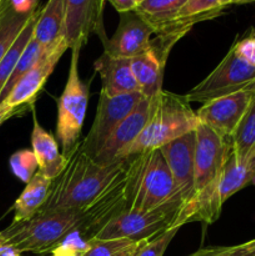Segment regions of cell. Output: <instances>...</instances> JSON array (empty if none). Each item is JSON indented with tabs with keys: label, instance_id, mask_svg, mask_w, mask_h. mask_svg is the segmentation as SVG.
<instances>
[{
	"label": "cell",
	"instance_id": "cell-1",
	"mask_svg": "<svg viewBox=\"0 0 255 256\" xmlns=\"http://www.w3.org/2000/svg\"><path fill=\"white\" fill-rule=\"evenodd\" d=\"M232 154L229 139L222 138L210 128L199 124L195 144L194 200L179 215L176 228L188 222L212 224L219 219L222 204L219 198V186L225 164Z\"/></svg>",
	"mask_w": 255,
	"mask_h": 256
},
{
	"label": "cell",
	"instance_id": "cell-2",
	"mask_svg": "<svg viewBox=\"0 0 255 256\" xmlns=\"http://www.w3.org/2000/svg\"><path fill=\"white\" fill-rule=\"evenodd\" d=\"M69 156L66 169L52 182V194L42 210H85L124 172L129 160L126 158L109 165L99 164L82 152V142Z\"/></svg>",
	"mask_w": 255,
	"mask_h": 256
},
{
	"label": "cell",
	"instance_id": "cell-3",
	"mask_svg": "<svg viewBox=\"0 0 255 256\" xmlns=\"http://www.w3.org/2000/svg\"><path fill=\"white\" fill-rule=\"evenodd\" d=\"M128 209L152 212L180 208L182 202L160 149L129 158L126 170Z\"/></svg>",
	"mask_w": 255,
	"mask_h": 256
},
{
	"label": "cell",
	"instance_id": "cell-4",
	"mask_svg": "<svg viewBox=\"0 0 255 256\" xmlns=\"http://www.w3.org/2000/svg\"><path fill=\"white\" fill-rule=\"evenodd\" d=\"M196 112L182 95L165 92L152 98V114L142 134L118 154L116 160L126 159L164 145L195 132L199 126Z\"/></svg>",
	"mask_w": 255,
	"mask_h": 256
},
{
	"label": "cell",
	"instance_id": "cell-5",
	"mask_svg": "<svg viewBox=\"0 0 255 256\" xmlns=\"http://www.w3.org/2000/svg\"><path fill=\"white\" fill-rule=\"evenodd\" d=\"M84 225V210H42L28 222H12L2 230L6 244L22 254H46L56 249Z\"/></svg>",
	"mask_w": 255,
	"mask_h": 256
},
{
	"label": "cell",
	"instance_id": "cell-6",
	"mask_svg": "<svg viewBox=\"0 0 255 256\" xmlns=\"http://www.w3.org/2000/svg\"><path fill=\"white\" fill-rule=\"evenodd\" d=\"M79 56L80 52L72 50L66 84L58 102L56 136L64 155L70 154L82 142L80 138L89 104V85L80 78Z\"/></svg>",
	"mask_w": 255,
	"mask_h": 256
},
{
	"label": "cell",
	"instance_id": "cell-7",
	"mask_svg": "<svg viewBox=\"0 0 255 256\" xmlns=\"http://www.w3.org/2000/svg\"><path fill=\"white\" fill-rule=\"evenodd\" d=\"M180 212V208H165L152 212L125 209L112 218L94 239H128L132 242L152 239L176 228Z\"/></svg>",
	"mask_w": 255,
	"mask_h": 256
},
{
	"label": "cell",
	"instance_id": "cell-8",
	"mask_svg": "<svg viewBox=\"0 0 255 256\" xmlns=\"http://www.w3.org/2000/svg\"><path fill=\"white\" fill-rule=\"evenodd\" d=\"M255 82V68L248 64L230 48L219 65L192 88L185 98L189 102H206L248 89Z\"/></svg>",
	"mask_w": 255,
	"mask_h": 256
},
{
	"label": "cell",
	"instance_id": "cell-9",
	"mask_svg": "<svg viewBox=\"0 0 255 256\" xmlns=\"http://www.w3.org/2000/svg\"><path fill=\"white\" fill-rule=\"evenodd\" d=\"M142 92L119 95V96H108L100 92L99 102L96 106L94 122L89 134L82 140V149L85 154L95 158L102 145L116 129L118 125L136 108L142 99Z\"/></svg>",
	"mask_w": 255,
	"mask_h": 256
},
{
	"label": "cell",
	"instance_id": "cell-10",
	"mask_svg": "<svg viewBox=\"0 0 255 256\" xmlns=\"http://www.w3.org/2000/svg\"><path fill=\"white\" fill-rule=\"evenodd\" d=\"M184 32H169L156 35L152 39L149 49L132 59V69L140 92L152 99L162 90V78L168 58L174 45L184 38Z\"/></svg>",
	"mask_w": 255,
	"mask_h": 256
},
{
	"label": "cell",
	"instance_id": "cell-11",
	"mask_svg": "<svg viewBox=\"0 0 255 256\" xmlns=\"http://www.w3.org/2000/svg\"><path fill=\"white\" fill-rule=\"evenodd\" d=\"M106 0H65V40L69 49L82 52L92 34L106 40L102 14Z\"/></svg>",
	"mask_w": 255,
	"mask_h": 256
},
{
	"label": "cell",
	"instance_id": "cell-12",
	"mask_svg": "<svg viewBox=\"0 0 255 256\" xmlns=\"http://www.w3.org/2000/svg\"><path fill=\"white\" fill-rule=\"evenodd\" d=\"M254 95L255 88L252 84L248 89L204 102L196 112L199 122L222 138L230 140Z\"/></svg>",
	"mask_w": 255,
	"mask_h": 256
},
{
	"label": "cell",
	"instance_id": "cell-13",
	"mask_svg": "<svg viewBox=\"0 0 255 256\" xmlns=\"http://www.w3.org/2000/svg\"><path fill=\"white\" fill-rule=\"evenodd\" d=\"M195 144H196V130L164 145L160 149L182 199V209L180 214L188 209L194 200Z\"/></svg>",
	"mask_w": 255,
	"mask_h": 256
},
{
	"label": "cell",
	"instance_id": "cell-14",
	"mask_svg": "<svg viewBox=\"0 0 255 256\" xmlns=\"http://www.w3.org/2000/svg\"><path fill=\"white\" fill-rule=\"evenodd\" d=\"M68 49L69 46L65 39H62L50 49H46L42 59L16 82L12 92L0 105H8V106L32 105L34 106L38 95L44 89L48 79L52 74L55 66Z\"/></svg>",
	"mask_w": 255,
	"mask_h": 256
},
{
	"label": "cell",
	"instance_id": "cell-15",
	"mask_svg": "<svg viewBox=\"0 0 255 256\" xmlns=\"http://www.w3.org/2000/svg\"><path fill=\"white\" fill-rule=\"evenodd\" d=\"M152 35H155L154 29L136 12H122L114 35L104 42V52L115 58L132 59L149 49Z\"/></svg>",
	"mask_w": 255,
	"mask_h": 256
},
{
	"label": "cell",
	"instance_id": "cell-16",
	"mask_svg": "<svg viewBox=\"0 0 255 256\" xmlns=\"http://www.w3.org/2000/svg\"><path fill=\"white\" fill-rule=\"evenodd\" d=\"M125 170H126V168H125ZM125 170L92 205H89L84 210V225H82L79 234L85 242L94 239L95 235L112 218L116 216L122 210L128 209Z\"/></svg>",
	"mask_w": 255,
	"mask_h": 256
},
{
	"label": "cell",
	"instance_id": "cell-17",
	"mask_svg": "<svg viewBox=\"0 0 255 256\" xmlns=\"http://www.w3.org/2000/svg\"><path fill=\"white\" fill-rule=\"evenodd\" d=\"M150 114H152V99L142 98L136 108L118 125L116 129L108 138L94 159L102 165H109L118 162V154L142 134Z\"/></svg>",
	"mask_w": 255,
	"mask_h": 256
},
{
	"label": "cell",
	"instance_id": "cell-18",
	"mask_svg": "<svg viewBox=\"0 0 255 256\" xmlns=\"http://www.w3.org/2000/svg\"><path fill=\"white\" fill-rule=\"evenodd\" d=\"M95 72L102 78V92L108 96L140 92L132 69V59L115 58L102 52L94 62Z\"/></svg>",
	"mask_w": 255,
	"mask_h": 256
},
{
	"label": "cell",
	"instance_id": "cell-19",
	"mask_svg": "<svg viewBox=\"0 0 255 256\" xmlns=\"http://www.w3.org/2000/svg\"><path fill=\"white\" fill-rule=\"evenodd\" d=\"M32 114H34V128L32 132V150L34 152L39 164V172L54 182L66 169L70 156L69 154L64 155L60 152L55 138L38 122L34 109Z\"/></svg>",
	"mask_w": 255,
	"mask_h": 256
},
{
	"label": "cell",
	"instance_id": "cell-20",
	"mask_svg": "<svg viewBox=\"0 0 255 256\" xmlns=\"http://www.w3.org/2000/svg\"><path fill=\"white\" fill-rule=\"evenodd\" d=\"M250 185L255 186V148L242 160L230 154L220 180V202L224 205L232 195Z\"/></svg>",
	"mask_w": 255,
	"mask_h": 256
},
{
	"label": "cell",
	"instance_id": "cell-21",
	"mask_svg": "<svg viewBox=\"0 0 255 256\" xmlns=\"http://www.w3.org/2000/svg\"><path fill=\"white\" fill-rule=\"evenodd\" d=\"M52 180L38 172L14 202L12 222H28L36 216L46 205L52 194Z\"/></svg>",
	"mask_w": 255,
	"mask_h": 256
},
{
	"label": "cell",
	"instance_id": "cell-22",
	"mask_svg": "<svg viewBox=\"0 0 255 256\" xmlns=\"http://www.w3.org/2000/svg\"><path fill=\"white\" fill-rule=\"evenodd\" d=\"M32 36L44 49L65 39V0H48L40 9Z\"/></svg>",
	"mask_w": 255,
	"mask_h": 256
},
{
	"label": "cell",
	"instance_id": "cell-23",
	"mask_svg": "<svg viewBox=\"0 0 255 256\" xmlns=\"http://www.w3.org/2000/svg\"><path fill=\"white\" fill-rule=\"evenodd\" d=\"M188 0H142L134 12L154 29L155 35L164 34Z\"/></svg>",
	"mask_w": 255,
	"mask_h": 256
},
{
	"label": "cell",
	"instance_id": "cell-24",
	"mask_svg": "<svg viewBox=\"0 0 255 256\" xmlns=\"http://www.w3.org/2000/svg\"><path fill=\"white\" fill-rule=\"evenodd\" d=\"M38 10L32 12H19L12 6L9 0V5L0 15V62L4 59L20 32L26 26L29 20Z\"/></svg>",
	"mask_w": 255,
	"mask_h": 256
},
{
	"label": "cell",
	"instance_id": "cell-25",
	"mask_svg": "<svg viewBox=\"0 0 255 256\" xmlns=\"http://www.w3.org/2000/svg\"><path fill=\"white\" fill-rule=\"evenodd\" d=\"M230 144H232V154L238 160L244 159L255 148V95L242 122H239L236 130L230 138Z\"/></svg>",
	"mask_w": 255,
	"mask_h": 256
},
{
	"label": "cell",
	"instance_id": "cell-26",
	"mask_svg": "<svg viewBox=\"0 0 255 256\" xmlns=\"http://www.w3.org/2000/svg\"><path fill=\"white\" fill-rule=\"evenodd\" d=\"M40 9L35 12L32 16V19L29 20V22L26 24V26L22 29V32H20V35L18 36V39L15 40V42L12 44V46L10 48L9 52H6V55L4 56V59L0 62V94H2V89L5 88L6 82H9L10 76H12V72H14L15 66H16L18 62H19L20 56H22V52L25 50L26 45L29 44L30 39L34 35V28L36 24L38 16H39Z\"/></svg>",
	"mask_w": 255,
	"mask_h": 256
},
{
	"label": "cell",
	"instance_id": "cell-27",
	"mask_svg": "<svg viewBox=\"0 0 255 256\" xmlns=\"http://www.w3.org/2000/svg\"><path fill=\"white\" fill-rule=\"evenodd\" d=\"M232 4L234 0H188L174 20L185 19L194 24L206 22L220 16L225 8Z\"/></svg>",
	"mask_w": 255,
	"mask_h": 256
},
{
	"label": "cell",
	"instance_id": "cell-28",
	"mask_svg": "<svg viewBox=\"0 0 255 256\" xmlns=\"http://www.w3.org/2000/svg\"><path fill=\"white\" fill-rule=\"evenodd\" d=\"M45 52H46V49H44V48L34 39V36H32V39H30L29 44L26 45L25 50L22 52V56H20L19 62H18L16 66H15L9 82H6L5 88L2 89V94H0V104L4 102L8 98V95L12 92V90L14 89L16 82H19L29 70H32V68L35 66V64L42 59V56L44 55Z\"/></svg>",
	"mask_w": 255,
	"mask_h": 256
},
{
	"label": "cell",
	"instance_id": "cell-29",
	"mask_svg": "<svg viewBox=\"0 0 255 256\" xmlns=\"http://www.w3.org/2000/svg\"><path fill=\"white\" fill-rule=\"evenodd\" d=\"M138 242L128 239H92L86 242V248L80 256H126L135 249Z\"/></svg>",
	"mask_w": 255,
	"mask_h": 256
},
{
	"label": "cell",
	"instance_id": "cell-30",
	"mask_svg": "<svg viewBox=\"0 0 255 256\" xmlns=\"http://www.w3.org/2000/svg\"><path fill=\"white\" fill-rule=\"evenodd\" d=\"M10 169L20 182H28L39 172V164L32 150H19L10 156Z\"/></svg>",
	"mask_w": 255,
	"mask_h": 256
},
{
	"label": "cell",
	"instance_id": "cell-31",
	"mask_svg": "<svg viewBox=\"0 0 255 256\" xmlns=\"http://www.w3.org/2000/svg\"><path fill=\"white\" fill-rule=\"evenodd\" d=\"M179 230V228H174V229L168 230L159 236L142 240V242H138L134 252L130 256H164L170 242H172Z\"/></svg>",
	"mask_w": 255,
	"mask_h": 256
},
{
	"label": "cell",
	"instance_id": "cell-32",
	"mask_svg": "<svg viewBox=\"0 0 255 256\" xmlns=\"http://www.w3.org/2000/svg\"><path fill=\"white\" fill-rule=\"evenodd\" d=\"M188 256H255V252L245 244H240L235 246L202 248Z\"/></svg>",
	"mask_w": 255,
	"mask_h": 256
},
{
	"label": "cell",
	"instance_id": "cell-33",
	"mask_svg": "<svg viewBox=\"0 0 255 256\" xmlns=\"http://www.w3.org/2000/svg\"><path fill=\"white\" fill-rule=\"evenodd\" d=\"M232 48L242 60L255 68V30H252L242 39L236 40Z\"/></svg>",
	"mask_w": 255,
	"mask_h": 256
},
{
	"label": "cell",
	"instance_id": "cell-34",
	"mask_svg": "<svg viewBox=\"0 0 255 256\" xmlns=\"http://www.w3.org/2000/svg\"><path fill=\"white\" fill-rule=\"evenodd\" d=\"M29 109H34V106H32V105H22V106L0 105V126L12 118L24 116Z\"/></svg>",
	"mask_w": 255,
	"mask_h": 256
},
{
	"label": "cell",
	"instance_id": "cell-35",
	"mask_svg": "<svg viewBox=\"0 0 255 256\" xmlns=\"http://www.w3.org/2000/svg\"><path fill=\"white\" fill-rule=\"evenodd\" d=\"M10 4L19 12H32L39 9V0H10Z\"/></svg>",
	"mask_w": 255,
	"mask_h": 256
},
{
	"label": "cell",
	"instance_id": "cell-36",
	"mask_svg": "<svg viewBox=\"0 0 255 256\" xmlns=\"http://www.w3.org/2000/svg\"><path fill=\"white\" fill-rule=\"evenodd\" d=\"M106 2H109L119 14L134 12L135 8L138 6L136 0H106Z\"/></svg>",
	"mask_w": 255,
	"mask_h": 256
},
{
	"label": "cell",
	"instance_id": "cell-37",
	"mask_svg": "<svg viewBox=\"0 0 255 256\" xmlns=\"http://www.w3.org/2000/svg\"><path fill=\"white\" fill-rule=\"evenodd\" d=\"M0 256H22V254L12 245L5 244L0 248Z\"/></svg>",
	"mask_w": 255,
	"mask_h": 256
},
{
	"label": "cell",
	"instance_id": "cell-38",
	"mask_svg": "<svg viewBox=\"0 0 255 256\" xmlns=\"http://www.w3.org/2000/svg\"><path fill=\"white\" fill-rule=\"evenodd\" d=\"M8 5H9V0H0V15H2V12L6 9Z\"/></svg>",
	"mask_w": 255,
	"mask_h": 256
},
{
	"label": "cell",
	"instance_id": "cell-39",
	"mask_svg": "<svg viewBox=\"0 0 255 256\" xmlns=\"http://www.w3.org/2000/svg\"><path fill=\"white\" fill-rule=\"evenodd\" d=\"M255 2V0H234V4L242 5V4H252Z\"/></svg>",
	"mask_w": 255,
	"mask_h": 256
},
{
	"label": "cell",
	"instance_id": "cell-40",
	"mask_svg": "<svg viewBox=\"0 0 255 256\" xmlns=\"http://www.w3.org/2000/svg\"><path fill=\"white\" fill-rule=\"evenodd\" d=\"M245 245H246V246L249 248V249L254 250V252H255V239H252V240H250V242H245Z\"/></svg>",
	"mask_w": 255,
	"mask_h": 256
},
{
	"label": "cell",
	"instance_id": "cell-41",
	"mask_svg": "<svg viewBox=\"0 0 255 256\" xmlns=\"http://www.w3.org/2000/svg\"><path fill=\"white\" fill-rule=\"evenodd\" d=\"M6 244V240H5V238H4V235H2V232H0V248L2 246V245H5Z\"/></svg>",
	"mask_w": 255,
	"mask_h": 256
},
{
	"label": "cell",
	"instance_id": "cell-42",
	"mask_svg": "<svg viewBox=\"0 0 255 256\" xmlns=\"http://www.w3.org/2000/svg\"><path fill=\"white\" fill-rule=\"evenodd\" d=\"M142 2V0H136V2H138V4H140V2Z\"/></svg>",
	"mask_w": 255,
	"mask_h": 256
},
{
	"label": "cell",
	"instance_id": "cell-43",
	"mask_svg": "<svg viewBox=\"0 0 255 256\" xmlns=\"http://www.w3.org/2000/svg\"><path fill=\"white\" fill-rule=\"evenodd\" d=\"M136 245H138V244H136ZM132 252H134V250H132ZM132 252H130V254H128L126 256H130V255H132Z\"/></svg>",
	"mask_w": 255,
	"mask_h": 256
}]
</instances>
